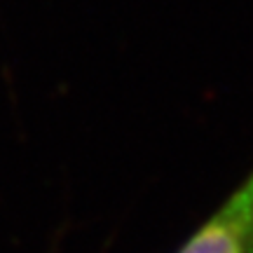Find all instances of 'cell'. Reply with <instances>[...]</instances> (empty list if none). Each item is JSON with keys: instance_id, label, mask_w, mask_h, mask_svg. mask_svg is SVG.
Listing matches in <instances>:
<instances>
[{"instance_id": "cell-1", "label": "cell", "mask_w": 253, "mask_h": 253, "mask_svg": "<svg viewBox=\"0 0 253 253\" xmlns=\"http://www.w3.org/2000/svg\"><path fill=\"white\" fill-rule=\"evenodd\" d=\"M173 253H253V169Z\"/></svg>"}]
</instances>
